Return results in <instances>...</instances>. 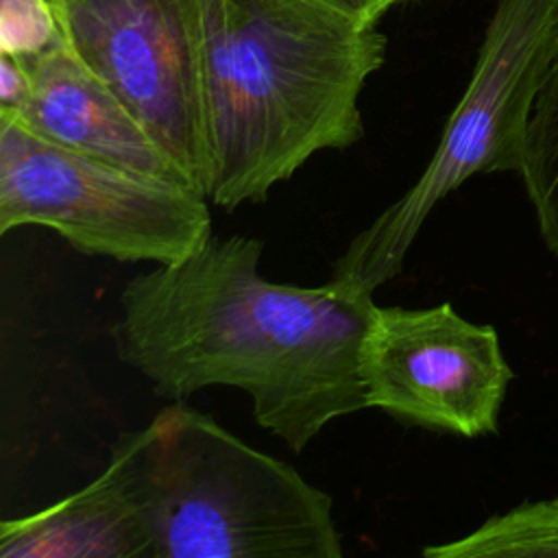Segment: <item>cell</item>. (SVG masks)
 Here are the masks:
<instances>
[{"mask_svg": "<svg viewBox=\"0 0 558 558\" xmlns=\"http://www.w3.org/2000/svg\"><path fill=\"white\" fill-rule=\"evenodd\" d=\"M262 253L255 238L211 235L185 259L135 275L120 290L111 340L163 399L244 390L257 425L301 453L331 421L368 408L360 344L375 301L329 279L270 281Z\"/></svg>", "mask_w": 558, "mask_h": 558, "instance_id": "cell-1", "label": "cell"}, {"mask_svg": "<svg viewBox=\"0 0 558 558\" xmlns=\"http://www.w3.org/2000/svg\"><path fill=\"white\" fill-rule=\"evenodd\" d=\"M384 59L377 22L320 0H198L209 203L266 201L316 153L360 142Z\"/></svg>", "mask_w": 558, "mask_h": 558, "instance_id": "cell-2", "label": "cell"}, {"mask_svg": "<svg viewBox=\"0 0 558 558\" xmlns=\"http://www.w3.org/2000/svg\"><path fill=\"white\" fill-rule=\"evenodd\" d=\"M109 462L140 504L153 558L344 554L325 490L183 401L122 434Z\"/></svg>", "mask_w": 558, "mask_h": 558, "instance_id": "cell-3", "label": "cell"}, {"mask_svg": "<svg viewBox=\"0 0 558 558\" xmlns=\"http://www.w3.org/2000/svg\"><path fill=\"white\" fill-rule=\"evenodd\" d=\"M558 52V0H497L471 81L418 179L344 248L329 281L373 296L405 264L436 205L475 174L517 172L541 83Z\"/></svg>", "mask_w": 558, "mask_h": 558, "instance_id": "cell-4", "label": "cell"}, {"mask_svg": "<svg viewBox=\"0 0 558 558\" xmlns=\"http://www.w3.org/2000/svg\"><path fill=\"white\" fill-rule=\"evenodd\" d=\"M20 227L50 229L85 255L155 266L214 235L211 203L190 183L65 148L0 111V233Z\"/></svg>", "mask_w": 558, "mask_h": 558, "instance_id": "cell-5", "label": "cell"}, {"mask_svg": "<svg viewBox=\"0 0 558 558\" xmlns=\"http://www.w3.org/2000/svg\"><path fill=\"white\" fill-rule=\"evenodd\" d=\"M514 373L493 325L464 318L451 303L371 307L360 344L368 408L462 438L495 434Z\"/></svg>", "mask_w": 558, "mask_h": 558, "instance_id": "cell-6", "label": "cell"}, {"mask_svg": "<svg viewBox=\"0 0 558 558\" xmlns=\"http://www.w3.org/2000/svg\"><path fill=\"white\" fill-rule=\"evenodd\" d=\"M74 54L205 194L198 0H57Z\"/></svg>", "mask_w": 558, "mask_h": 558, "instance_id": "cell-7", "label": "cell"}, {"mask_svg": "<svg viewBox=\"0 0 558 558\" xmlns=\"http://www.w3.org/2000/svg\"><path fill=\"white\" fill-rule=\"evenodd\" d=\"M22 63L31 74V96L22 111L11 116L24 126L65 148L122 168L190 183L148 129L74 54L68 41Z\"/></svg>", "mask_w": 558, "mask_h": 558, "instance_id": "cell-8", "label": "cell"}, {"mask_svg": "<svg viewBox=\"0 0 558 558\" xmlns=\"http://www.w3.org/2000/svg\"><path fill=\"white\" fill-rule=\"evenodd\" d=\"M2 558H153L140 504L122 475L105 471L81 490L0 523Z\"/></svg>", "mask_w": 558, "mask_h": 558, "instance_id": "cell-9", "label": "cell"}, {"mask_svg": "<svg viewBox=\"0 0 558 558\" xmlns=\"http://www.w3.org/2000/svg\"><path fill=\"white\" fill-rule=\"evenodd\" d=\"M427 558H558V497L519 504L469 534L429 545Z\"/></svg>", "mask_w": 558, "mask_h": 558, "instance_id": "cell-10", "label": "cell"}, {"mask_svg": "<svg viewBox=\"0 0 558 558\" xmlns=\"http://www.w3.org/2000/svg\"><path fill=\"white\" fill-rule=\"evenodd\" d=\"M519 177L541 238L558 257V52L530 111Z\"/></svg>", "mask_w": 558, "mask_h": 558, "instance_id": "cell-11", "label": "cell"}, {"mask_svg": "<svg viewBox=\"0 0 558 558\" xmlns=\"http://www.w3.org/2000/svg\"><path fill=\"white\" fill-rule=\"evenodd\" d=\"M54 2L0 0V52L28 59L65 44Z\"/></svg>", "mask_w": 558, "mask_h": 558, "instance_id": "cell-12", "label": "cell"}, {"mask_svg": "<svg viewBox=\"0 0 558 558\" xmlns=\"http://www.w3.org/2000/svg\"><path fill=\"white\" fill-rule=\"evenodd\" d=\"M31 74L22 59L0 52V111L17 113L28 102Z\"/></svg>", "mask_w": 558, "mask_h": 558, "instance_id": "cell-13", "label": "cell"}, {"mask_svg": "<svg viewBox=\"0 0 558 558\" xmlns=\"http://www.w3.org/2000/svg\"><path fill=\"white\" fill-rule=\"evenodd\" d=\"M320 2H327L344 13L373 20V22H379V17L388 11V4L384 0H320Z\"/></svg>", "mask_w": 558, "mask_h": 558, "instance_id": "cell-14", "label": "cell"}, {"mask_svg": "<svg viewBox=\"0 0 558 558\" xmlns=\"http://www.w3.org/2000/svg\"><path fill=\"white\" fill-rule=\"evenodd\" d=\"M384 2H386V4H388V9H390V7H392L395 2H399V0H384Z\"/></svg>", "mask_w": 558, "mask_h": 558, "instance_id": "cell-15", "label": "cell"}]
</instances>
